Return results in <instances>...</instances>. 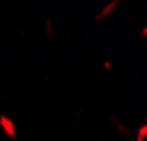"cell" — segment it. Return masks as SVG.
<instances>
[{
	"label": "cell",
	"instance_id": "obj_1",
	"mask_svg": "<svg viewBox=\"0 0 147 141\" xmlns=\"http://www.w3.org/2000/svg\"><path fill=\"white\" fill-rule=\"evenodd\" d=\"M119 2H121V0H109L107 4H103V6H101V10H99L98 14L94 16V22H101L103 18H107V16L115 10V6H117Z\"/></svg>",
	"mask_w": 147,
	"mask_h": 141
},
{
	"label": "cell",
	"instance_id": "obj_2",
	"mask_svg": "<svg viewBox=\"0 0 147 141\" xmlns=\"http://www.w3.org/2000/svg\"><path fill=\"white\" fill-rule=\"evenodd\" d=\"M0 125L4 127V131H6V135H8V137H16V129H14V123H12L10 119L6 117V115H2V117H0Z\"/></svg>",
	"mask_w": 147,
	"mask_h": 141
},
{
	"label": "cell",
	"instance_id": "obj_3",
	"mask_svg": "<svg viewBox=\"0 0 147 141\" xmlns=\"http://www.w3.org/2000/svg\"><path fill=\"white\" fill-rule=\"evenodd\" d=\"M111 121H113V123H115V127H117V129H119V131H121L123 135H129V131H127V127H125V125H123V123H119V121H117V117H113V115H111Z\"/></svg>",
	"mask_w": 147,
	"mask_h": 141
},
{
	"label": "cell",
	"instance_id": "obj_4",
	"mask_svg": "<svg viewBox=\"0 0 147 141\" xmlns=\"http://www.w3.org/2000/svg\"><path fill=\"white\" fill-rule=\"evenodd\" d=\"M145 137H147V123L139 127V131H137V141H143Z\"/></svg>",
	"mask_w": 147,
	"mask_h": 141
},
{
	"label": "cell",
	"instance_id": "obj_5",
	"mask_svg": "<svg viewBox=\"0 0 147 141\" xmlns=\"http://www.w3.org/2000/svg\"><path fill=\"white\" fill-rule=\"evenodd\" d=\"M52 22H54V20H52V16H48V18H46V36L52 34Z\"/></svg>",
	"mask_w": 147,
	"mask_h": 141
},
{
	"label": "cell",
	"instance_id": "obj_6",
	"mask_svg": "<svg viewBox=\"0 0 147 141\" xmlns=\"http://www.w3.org/2000/svg\"><path fill=\"white\" fill-rule=\"evenodd\" d=\"M139 34H141V38H147V26L141 28V32H139Z\"/></svg>",
	"mask_w": 147,
	"mask_h": 141
},
{
	"label": "cell",
	"instance_id": "obj_7",
	"mask_svg": "<svg viewBox=\"0 0 147 141\" xmlns=\"http://www.w3.org/2000/svg\"><path fill=\"white\" fill-rule=\"evenodd\" d=\"M103 70H111V62H103Z\"/></svg>",
	"mask_w": 147,
	"mask_h": 141
}]
</instances>
